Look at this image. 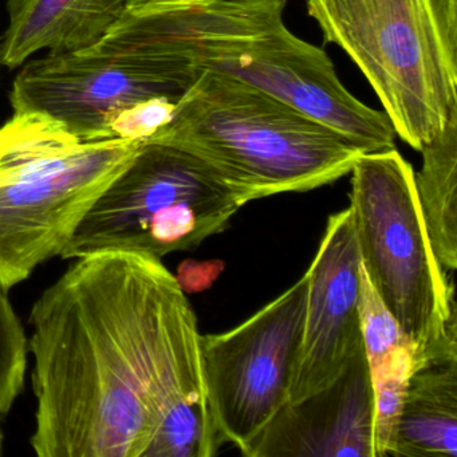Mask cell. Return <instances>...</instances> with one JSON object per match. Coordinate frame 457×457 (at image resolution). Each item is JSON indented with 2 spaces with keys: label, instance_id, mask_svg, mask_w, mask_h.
<instances>
[{
  "label": "cell",
  "instance_id": "obj_2",
  "mask_svg": "<svg viewBox=\"0 0 457 457\" xmlns=\"http://www.w3.org/2000/svg\"><path fill=\"white\" fill-rule=\"evenodd\" d=\"M286 0H218L204 6L135 4L98 44L186 61L245 82L344 136L362 154L395 148L386 114L342 84L331 58L285 22Z\"/></svg>",
  "mask_w": 457,
  "mask_h": 457
},
{
  "label": "cell",
  "instance_id": "obj_1",
  "mask_svg": "<svg viewBox=\"0 0 457 457\" xmlns=\"http://www.w3.org/2000/svg\"><path fill=\"white\" fill-rule=\"evenodd\" d=\"M41 457H212L196 315L146 253L77 258L31 309Z\"/></svg>",
  "mask_w": 457,
  "mask_h": 457
},
{
  "label": "cell",
  "instance_id": "obj_19",
  "mask_svg": "<svg viewBox=\"0 0 457 457\" xmlns=\"http://www.w3.org/2000/svg\"><path fill=\"white\" fill-rule=\"evenodd\" d=\"M213 2H218V0H132L130 6L145 4V6L191 7L204 6V4H213Z\"/></svg>",
  "mask_w": 457,
  "mask_h": 457
},
{
  "label": "cell",
  "instance_id": "obj_18",
  "mask_svg": "<svg viewBox=\"0 0 457 457\" xmlns=\"http://www.w3.org/2000/svg\"><path fill=\"white\" fill-rule=\"evenodd\" d=\"M175 108L176 103L167 98H154L137 104L117 117L112 125V136L145 143L170 122Z\"/></svg>",
  "mask_w": 457,
  "mask_h": 457
},
{
  "label": "cell",
  "instance_id": "obj_20",
  "mask_svg": "<svg viewBox=\"0 0 457 457\" xmlns=\"http://www.w3.org/2000/svg\"><path fill=\"white\" fill-rule=\"evenodd\" d=\"M4 430H2V427H0V454L4 453Z\"/></svg>",
  "mask_w": 457,
  "mask_h": 457
},
{
  "label": "cell",
  "instance_id": "obj_8",
  "mask_svg": "<svg viewBox=\"0 0 457 457\" xmlns=\"http://www.w3.org/2000/svg\"><path fill=\"white\" fill-rule=\"evenodd\" d=\"M307 275L231 330L200 337L205 392L224 444L245 454L290 397Z\"/></svg>",
  "mask_w": 457,
  "mask_h": 457
},
{
  "label": "cell",
  "instance_id": "obj_10",
  "mask_svg": "<svg viewBox=\"0 0 457 457\" xmlns=\"http://www.w3.org/2000/svg\"><path fill=\"white\" fill-rule=\"evenodd\" d=\"M307 275L303 337L288 403L338 378L363 344L360 296L362 262L352 207L333 213Z\"/></svg>",
  "mask_w": 457,
  "mask_h": 457
},
{
  "label": "cell",
  "instance_id": "obj_17",
  "mask_svg": "<svg viewBox=\"0 0 457 457\" xmlns=\"http://www.w3.org/2000/svg\"><path fill=\"white\" fill-rule=\"evenodd\" d=\"M360 320L369 368H374L385 355L406 342L397 320L379 298L363 267L361 275Z\"/></svg>",
  "mask_w": 457,
  "mask_h": 457
},
{
  "label": "cell",
  "instance_id": "obj_14",
  "mask_svg": "<svg viewBox=\"0 0 457 457\" xmlns=\"http://www.w3.org/2000/svg\"><path fill=\"white\" fill-rule=\"evenodd\" d=\"M414 189L430 245L445 271L457 267V112L421 148Z\"/></svg>",
  "mask_w": 457,
  "mask_h": 457
},
{
  "label": "cell",
  "instance_id": "obj_5",
  "mask_svg": "<svg viewBox=\"0 0 457 457\" xmlns=\"http://www.w3.org/2000/svg\"><path fill=\"white\" fill-rule=\"evenodd\" d=\"M326 44L346 53L395 136L421 151L457 112V0H307Z\"/></svg>",
  "mask_w": 457,
  "mask_h": 457
},
{
  "label": "cell",
  "instance_id": "obj_15",
  "mask_svg": "<svg viewBox=\"0 0 457 457\" xmlns=\"http://www.w3.org/2000/svg\"><path fill=\"white\" fill-rule=\"evenodd\" d=\"M413 352L408 341L370 368L373 384V457L390 456L405 401Z\"/></svg>",
  "mask_w": 457,
  "mask_h": 457
},
{
  "label": "cell",
  "instance_id": "obj_11",
  "mask_svg": "<svg viewBox=\"0 0 457 457\" xmlns=\"http://www.w3.org/2000/svg\"><path fill=\"white\" fill-rule=\"evenodd\" d=\"M373 408L362 344L330 385L298 403H286L245 456L373 457Z\"/></svg>",
  "mask_w": 457,
  "mask_h": 457
},
{
  "label": "cell",
  "instance_id": "obj_3",
  "mask_svg": "<svg viewBox=\"0 0 457 457\" xmlns=\"http://www.w3.org/2000/svg\"><path fill=\"white\" fill-rule=\"evenodd\" d=\"M148 141L204 162L243 205L333 184L362 154L293 106L208 71H199L172 119Z\"/></svg>",
  "mask_w": 457,
  "mask_h": 457
},
{
  "label": "cell",
  "instance_id": "obj_16",
  "mask_svg": "<svg viewBox=\"0 0 457 457\" xmlns=\"http://www.w3.org/2000/svg\"><path fill=\"white\" fill-rule=\"evenodd\" d=\"M29 341L20 317L0 286V417L9 413L25 385Z\"/></svg>",
  "mask_w": 457,
  "mask_h": 457
},
{
  "label": "cell",
  "instance_id": "obj_6",
  "mask_svg": "<svg viewBox=\"0 0 457 457\" xmlns=\"http://www.w3.org/2000/svg\"><path fill=\"white\" fill-rule=\"evenodd\" d=\"M350 173L363 271L411 345L413 366L457 357L454 285L430 245L413 168L393 148L361 154Z\"/></svg>",
  "mask_w": 457,
  "mask_h": 457
},
{
  "label": "cell",
  "instance_id": "obj_12",
  "mask_svg": "<svg viewBox=\"0 0 457 457\" xmlns=\"http://www.w3.org/2000/svg\"><path fill=\"white\" fill-rule=\"evenodd\" d=\"M132 0H9L0 63L10 69L42 50L81 52L103 41Z\"/></svg>",
  "mask_w": 457,
  "mask_h": 457
},
{
  "label": "cell",
  "instance_id": "obj_13",
  "mask_svg": "<svg viewBox=\"0 0 457 457\" xmlns=\"http://www.w3.org/2000/svg\"><path fill=\"white\" fill-rule=\"evenodd\" d=\"M390 456L457 457V357L413 366Z\"/></svg>",
  "mask_w": 457,
  "mask_h": 457
},
{
  "label": "cell",
  "instance_id": "obj_7",
  "mask_svg": "<svg viewBox=\"0 0 457 457\" xmlns=\"http://www.w3.org/2000/svg\"><path fill=\"white\" fill-rule=\"evenodd\" d=\"M242 203L194 154L146 141L98 197L63 248V259L121 251L162 259L221 234Z\"/></svg>",
  "mask_w": 457,
  "mask_h": 457
},
{
  "label": "cell",
  "instance_id": "obj_9",
  "mask_svg": "<svg viewBox=\"0 0 457 457\" xmlns=\"http://www.w3.org/2000/svg\"><path fill=\"white\" fill-rule=\"evenodd\" d=\"M199 71L186 61L114 52H81L29 61L12 84L14 113H37L84 141L111 140L122 112L144 101L178 104Z\"/></svg>",
  "mask_w": 457,
  "mask_h": 457
},
{
  "label": "cell",
  "instance_id": "obj_4",
  "mask_svg": "<svg viewBox=\"0 0 457 457\" xmlns=\"http://www.w3.org/2000/svg\"><path fill=\"white\" fill-rule=\"evenodd\" d=\"M141 141H84L37 113L0 128V286L12 290L61 256Z\"/></svg>",
  "mask_w": 457,
  "mask_h": 457
}]
</instances>
